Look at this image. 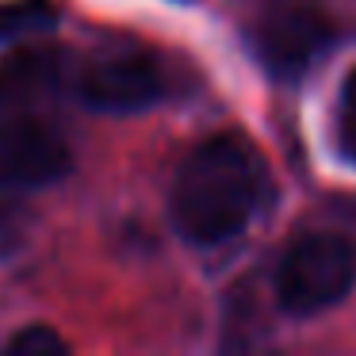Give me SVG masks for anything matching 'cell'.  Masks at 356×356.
Wrapping results in <instances>:
<instances>
[{
	"label": "cell",
	"mask_w": 356,
	"mask_h": 356,
	"mask_svg": "<svg viewBox=\"0 0 356 356\" xmlns=\"http://www.w3.org/2000/svg\"><path fill=\"white\" fill-rule=\"evenodd\" d=\"M264 161L241 134H215L180 161L169 192V215L188 245L234 241L264 200Z\"/></svg>",
	"instance_id": "cell-1"
},
{
	"label": "cell",
	"mask_w": 356,
	"mask_h": 356,
	"mask_svg": "<svg viewBox=\"0 0 356 356\" xmlns=\"http://www.w3.org/2000/svg\"><path fill=\"white\" fill-rule=\"evenodd\" d=\"M356 284V253L337 234H302L276 264V299L287 314L310 318L337 307Z\"/></svg>",
	"instance_id": "cell-2"
},
{
	"label": "cell",
	"mask_w": 356,
	"mask_h": 356,
	"mask_svg": "<svg viewBox=\"0 0 356 356\" xmlns=\"http://www.w3.org/2000/svg\"><path fill=\"white\" fill-rule=\"evenodd\" d=\"M73 169V154L65 138L35 108L0 111V184L16 192H39Z\"/></svg>",
	"instance_id": "cell-3"
},
{
	"label": "cell",
	"mask_w": 356,
	"mask_h": 356,
	"mask_svg": "<svg viewBox=\"0 0 356 356\" xmlns=\"http://www.w3.org/2000/svg\"><path fill=\"white\" fill-rule=\"evenodd\" d=\"M333 42V24L307 0H280L257 19L253 47L261 65L280 81H295L325 54Z\"/></svg>",
	"instance_id": "cell-4"
},
{
	"label": "cell",
	"mask_w": 356,
	"mask_h": 356,
	"mask_svg": "<svg viewBox=\"0 0 356 356\" xmlns=\"http://www.w3.org/2000/svg\"><path fill=\"white\" fill-rule=\"evenodd\" d=\"M77 96L100 115H134L165 96V73L149 54H108L85 65Z\"/></svg>",
	"instance_id": "cell-5"
},
{
	"label": "cell",
	"mask_w": 356,
	"mask_h": 356,
	"mask_svg": "<svg viewBox=\"0 0 356 356\" xmlns=\"http://www.w3.org/2000/svg\"><path fill=\"white\" fill-rule=\"evenodd\" d=\"M62 81V58L54 50L19 47L0 62V111L4 108H35Z\"/></svg>",
	"instance_id": "cell-6"
},
{
	"label": "cell",
	"mask_w": 356,
	"mask_h": 356,
	"mask_svg": "<svg viewBox=\"0 0 356 356\" xmlns=\"http://www.w3.org/2000/svg\"><path fill=\"white\" fill-rule=\"evenodd\" d=\"M54 24H58L54 0H4L0 4V42L4 47H16V42L35 39V35L54 31Z\"/></svg>",
	"instance_id": "cell-7"
},
{
	"label": "cell",
	"mask_w": 356,
	"mask_h": 356,
	"mask_svg": "<svg viewBox=\"0 0 356 356\" xmlns=\"http://www.w3.org/2000/svg\"><path fill=\"white\" fill-rule=\"evenodd\" d=\"M8 353L12 356H62L70 353L62 333H54L50 325H24L16 337L8 341Z\"/></svg>",
	"instance_id": "cell-8"
},
{
	"label": "cell",
	"mask_w": 356,
	"mask_h": 356,
	"mask_svg": "<svg viewBox=\"0 0 356 356\" xmlns=\"http://www.w3.org/2000/svg\"><path fill=\"white\" fill-rule=\"evenodd\" d=\"M341 142H345L348 157L356 161V73L348 77L345 96H341Z\"/></svg>",
	"instance_id": "cell-9"
}]
</instances>
